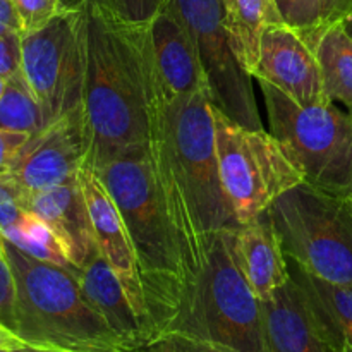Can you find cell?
<instances>
[{"instance_id": "f1b7e54d", "label": "cell", "mask_w": 352, "mask_h": 352, "mask_svg": "<svg viewBox=\"0 0 352 352\" xmlns=\"http://www.w3.org/2000/svg\"><path fill=\"white\" fill-rule=\"evenodd\" d=\"M19 14L23 34L45 26L55 14L60 12V0H14Z\"/></svg>"}, {"instance_id": "d6a6232c", "label": "cell", "mask_w": 352, "mask_h": 352, "mask_svg": "<svg viewBox=\"0 0 352 352\" xmlns=\"http://www.w3.org/2000/svg\"><path fill=\"white\" fill-rule=\"evenodd\" d=\"M323 12L327 26L342 23L352 12V0H323Z\"/></svg>"}, {"instance_id": "60d3db41", "label": "cell", "mask_w": 352, "mask_h": 352, "mask_svg": "<svg viewBox=\"0 0 352 352\" xmlns=\"http://www.w3.org/2000/svg\"><path fill=\"white\" fill-rule=\"evenodd\" d=\"M10 349H0V352H9Z\"/></svg>"}, {"instance_id": "5b68a950", "label": "cell", "mask_w": 352, "mask_h": 352, "mask_svg": "<svg viewBox=\"0 0 352 352\" xmlns=\"http://www.w3.org/2000/svg\"><path fill=\"white\" fill-rule=\"evenodd\" d=\"M236 230H220L168 332H182L232 352H270L261 301L236 251Z\"/></svg>"}, {"instance_id": "7402d4cb", "label": "cell", "mask_w": 352, "mask_h": 352, "mask_svg": "<svg viewBox=\"0 0 352 352\" xmlns=\"http://www.w3.org/2000/svg\"><path fill=\"white\" fill-rule=\"evenodd\" d=\"M0 234L17 250L34 260L69 268V270H78L69 260L67 251L55 230L33 212H26L17 220V223L7 227L6 230H0Z\"/></svg>"}, {"instance_id": "d590c367", "label": "cell", "mask_w": 352, "mask_h": 352, "mask_svg": "<svg viewBox=\"0 0 352 352\" xmlns=\"http://www.w3.org/2000/svg\"><path fill=\"white\" fill-rule=\"evenodd\" d=\"M9 352H60V351L43 349V347H34V346H28V344H23V346L16 347V349H10Z\"/></svg>"}, {"instance_id": "484cf974", "label": "cell", "mask_w": 352, "mask_h": 352, "mask_svg": "<svg viewBox=\"0 0 352 352\" xmlns=\"http://www.w3.org/2000/svg\"><path fill=\"white\" fill-rule=\"evenodd\" d=\"M138 352H232L219 344L182 332H165Z\"/></svg>"}, {"instance_id": "277c9868", "label": "cell", "mask_w": 352, "mask_h": 352, "mask_svg": "<svg viewBox=\"0 0 352 352\" xmlns=\"http://www.w3.org/2000/svg\"><path fill=\"white\" fill-rule=\"evenodd\" d=\"M16 282V337L28 346L60 352H136L85 296L79 270L28 256L2 236Z\"/></svg>"}, {"instance_id": "836d02e7", "label": "cell", "mask_w": 352, "mask_h": 352, "mask_svg": "<svg viewBox=\"0 0 352 352\" xmlns=\"http://www.w3.org/2000/svg\"><path fill=\"white\" fill-rule=\"evenodd\" d=\"M23 340L17 339L9 330L0 329V349H16V347L23 346Z\"/></svg>"}, {"instance_id": "52a82bcc", "label": "cell", "mask_w": 352, "mask_h": 352, "mask_svg": "<svg viewBox=\"0 0 352 352\" xmlns=\"http://www.w3.org/2000/svg\"><path fill=\"white\" fill-rule=\"evenodd\" d=\"M268 215L285 256L322 280L352 289V210L346 198L301 182Z\"/></svg>"}, {"instance_id": "8d00e7d4", "label": "cell", "mask_w": 352, "mask_h": 352, "mask_svg": "<svg viewBox=\"0 0 352 352\" xmlns=\"http://www.w3.org/2000/svg\"><path fill=\"white\" fill-rule=\"evenodd\" d=\"M342 26H344V30L347 31V34L352 38V12L342 21Z\"/></svg>"}, {"instance_id": "ba28073f", "label": "cell", "mask_w": 352, "mask_h": 352, "mask_svg": "<svg viewBox=\"0 0 352 352\" xmlns=\"http://www.w3.org/2000/svg\"><path fill=\"white\" fill-rule=\"evenodd\" d=\"M220 179L239 226L256 220L284 192L305 182L278 140L248 129L213 107Z\"/></svg>"}, {"instance_id": "6da1fadb", "label": "cell", "mask_w": 352, "mask_h": 352, "mask_svg": "<svg viewBox=\"0 0 352 352\" xmlns=\"http://www.w3.org/2000/svg\"><path fill=\"white\" fill-rule=\"evenodd\" d=\"M150 157L191 291L213 237L241 227L220 179L208 89L172 100L160 96L151 122Z\"/></svg>"}, {"instance_id": "1f68e13d", "label": "cell", "mask_w": 352, "mask_h": 352, "mask_svg": "<svg viewBox=\"0 0 352 352\" xmlns=\"http://www.w3.org/2000/svg\"><path fill=\"white\" fill-rule=\"evenodd\" d=\"M9 33L23 34V26L14 0H0V36Z\"/></svg>"}, {"instance_id": "603a6c76", "label": "cell", "mask_w": 352, "mask_h": 352, "mask_svg": "<svg viewBox=\"0 0 352 352\" xmlns=\"http://www.w3.org/2000/svg\"><path fill=\"white\" fill-rule=\"evenodd\" d=\"M47 126L43 109L28 86L23 72L7 79L6 91L0 96V129L34 136Z\"/></svg>"}, {"instance_id": "3957f363", "label": "cell", "mask_w": 352, "mask_h": 352, "mask_svg": "<svg viewBox=\"0 0 352 352\" xmlns=\"http://www.w3.org/2000/svg\"><path fill=\"white\" fill-rule=\"evenodd\" d=\"M95 172L116 201L136 253L153 340L177 320L189 294V278L150 148L141 155L117 158Z\"/></svg>"}, {"instance_id": "f546056e", "label": "cell", "mask_w": 352, "mask_h": 352, "mask_svg": "<svg viewBox=\"0 0 352 352\" xmlns=\"http://www.w3.org/2000/svg\"><path fill=\"white\" fill-rule=\"evenodd\" d=\"M21 33L0 36V76L6 79L21 72Z\"/></svg>"}, {"instance_id": "e575fe53", "label": "cell", "mask_w": 352, "mask_h": 352, "mask_svg": "<svg viewBox=\"0 0 352 352\" xmlns=\"http://www.w3.org/2000/svg\"><path fill=\"white\" fill-rule=\"evenodd\" d=\"M86 6H103V0H60V9H81Z\"/></svg>"}, {"instance_id": "83f0119b", "label": "cell", "mask_w": 352, "mask_h": 352, "mask_svg": "<svg viewBox=\"0 0 352 352\" xmlns=\"http://www.w3.org/2000/svg\"><path fill=\"white\" fill-rule=\"evenodd\" d=\"M14 306H16V282H14L12 270L3 253L2 234H0V327L9 330L10 333L16 330Z\"/></svg>"}, {"instance_id": "ab89813d", "label": "cell", "mask_w": 352, "mask_h": 352, "mask_svg": "<svg viewBox=\"0 0 352 352\" xmlns=\"http://www.w3.org/2000/svg\"><path fill=\"white\" fill-rule=\"evenodd\" d=\"M342 352H352V347H351V346H344Z\"/></svg>"}, {"instance_id": "2e32d148", "label": "cell", "mask_w": 352, "mask_h": 352, "mask_svg": "<svg viewBox=\"0 0 352 352\" xmlns=\"http://www.w3.org/2000/svg\"><path fill=\"white\" fill-rule=\"evenodd\" d=\"M79 282L93 308L131 349L138 352L146 346V330L122 282L96 246L79 267Z\"/></svg>"}, {"instance_id": "9c48e42d", "label": "cell", "mask_w": 352, "mask_h": 352, "mask_svg": "<svg viewBox=\"0 0 352 352\" xmlns=\"http://www.w3.org/2000/svg\"><path fill=\"white\" fill-rule=\"evenodd\" d=\"M88 64L86 7L55 14L21 38V72L50 126L82 105Z\"/></svg>"}, {"instance_id": "f35d334b", "label": "cell", "mask_w": 352, "mask_h": 352, "mask_svg": "<svg viewBox=\"0 0 352 352\" xmlns=\"http://www.w3.org/2000/svg\"><path fill=\"white\" fill-rule=\"evenodd\" d=\"M346 201H347V205H349V208L352 210V191L346 196Z\"/></svg>"}, {"instance_id": "ac0fdd59", "label": "cell", "mask_w": 352, "mask_h": 352, "mask_svg": "<svg viewBox=\"0 0 352 352\" xmlns=\"http://www.w3.org/2000/svg\"><path fill=\"white\" fill-rule=\"evenodd\" d=\"M241 268L260 301L270 299L291 280L287 256L268 212L236 230Z\"/></svg>"}, {"instance_id": "ffe728a7", "label": "cell", "mask_w": 352, "mask_h": 352, "mask_svg": "<svg viewBox=\"0 0 352 352\" xmlns=\"http://www.w3.org/2000/svg\"><path fill=\"white\" fill-rule=\"evenodd\" d=\"M226 28L237 60L254 78L265 30L282 24L275 0H222Z\"/></svg>"}, {"instance_id": "7c38bea8", "label": "cell", "mask_w": 352, "mask_h": 352, "mask_svg": "<svg viewBox=\"0 0 352 352\" xmlns=\"http://www.w3.org/2000/svg\"><path fill=\"white\" fill-rule=\"evenodd\" d=\"M79 188L85 195L86 208L91 220L95 243L102 256L109 261L110 267L122 282L144 330H146L148 342L151 340V325L148 316L146 301H144L143 280H141L140 268H138L136 253L133 250L126 226L120 217L116 201L103 186L91 167H85L78 175ZM146 342V344H148Z\"/></svg>"}, {"instance_id": "4fadbf2b", "label": "cell", "mask_w": 352, "mask_h": 352, "mask_svg": "<svg viewBox=\"0 0 352 352\" xmlns=\"http://www.w3.org/2000/svg\"><path fill=\"white\" fill-rule=\"evenodd\" d=\"M254 78L270 82L302 107L332 102L323 88L316 52L284 23L265 30Z\"/></svg>"}, {"instance_id": "4dcf8cb0", "label": "cell", "mask_w": 352, "mask_h": 352, "mask_svg": "<svg viewBox=\"0 0 352 352\" xmlns=\"http://www.w3.org/2000/svg\"><path fill=\"white\" fill-rule=\"evenodd\" d=\"M30 134L0 129V172H10L21 151L30 141Z\"/></svg>"}, {"instance_id": "30bf717a", "label": "cell", "mask_w": 352, "mask_h": 352, "mask_svg": "<svg viewBox=\"0 0 352 352\" xmlns=\"http://www.w3.org/2000/svg\"><path fill=\"white\" fill-rule=\"evenodd\" d=\"M165 7L192 38L213 107L248 129H263L251 82L253 76L237 60L226 28L222 0H165Z\"/></svg>"}, {"instance_id": "5bb4252c", "label": "cell", "mask_w": 352, "mask_h": 352, "mask_svg": "<svg viewBox=\"0 0 352 352\" xmlns=\"http://www.w3.org/2000/svg\"><path fill=\"white\" fill-rule=\"evenodd\" d=\"M148 30L162 98L172 100L208 89L192 38L167 7L155 16Z\"/></svg>"}, {"instance_id": "74e56055", "label": "cell", "mask_w": 352, "mask_h": 352, "mask_svg": "<svg viewBox=\"0 0 352 352\" xmlns=\"http://www.w3.org/2000/svg\"><path fill=\"white\" fill-rule=\"evenodd\" d=\"M6 86H7V79L3 78V76H0V96H2L3 91H6Z\"/></svg>"}, {"instance_id": "cb8c5ba5", "label": "cell", "mask_w": 352, "mask_h": 352, "mask_svg": "<svg viewBox=\"0 0 352 352\" xmlns=\"http://www.w3.org/2000/svg\"><path fill=\"white\" fill-rule=\"evenodd\" d=\"M282 21L301 34L302 40L315 50L320 34L327 30L323 0H275Z\"/></svg>"}, {"instance_id": "4316f807", "label": "cell", "mask_w": 352, "mask_h": 352, "mask_svg": "<svg viewBox=\"0 0 352 352\" xmlns=\"http://www.w3.org/2000/svg\"><path fill=\"white\" fill-rule=\"evenodd\" d=\"M164 6L165 0H103V7L131 24H150Z\"/></svg>"}, {"instance_id": "44dd1931", "label": "cell", "mask_w": 352, "mask_h": 352, "mask_svg": "<svg viewBox=\"0 0 352 352\" xmlns=\"http://www.w3.org/2000/svg\"><path fill=\"white\" fill-rule=\"evenodd\" d=\"M315 52L327 96L352 110V38L342 23L332 24L320 34Z\"/></svg>"}, {"instance_id": "7a4b0ae2", "label": "cell", "mask_w": 352, "mask_h": 352, "mask_svg": "<svg viewBox=\"0 0 352 352\" xmlns=\"http://www.w3.org/2000/svg\"><path fill=\"white\" fill-rule=\"evenodd\" d=\"M88 64L85 107L93 138L91 164L103 167L150 148L160 102L148 24L124 23L103 6H86Z\"/></svg>"}, {"instance_id": "9a60e30c", "label": "cell", "mask_w": 352, "mask_h": 352, "mask_svg": "<svg viewBox=\"0 0 352 352\" xmlns=\"http://www.w3.org/2000/svg\"><path fill=\"white\" fill-rule=\"evenodd\" d=\"M261 308L270 352H337L292 277Z\"/></svg>"}, {"instance_id": "8fae6325", "label": "cell", "mask_w": 352, "mask_h": 352, "mask_svg": "<svg viewBox=\"0 0 352 352\" xmlns=\"http://www.w3.org/2000/svg\"><path fill=\"white\" fill-rule=\"evenodd\" d=\"M91 151V129L81 105L31 136L10 174L28 195L71 184L89 167Z\"/></svg>"}, {"instance_id": "8992f818", "label": "cell", "mask_w": 352, "mask_h": 352, "mask_svg": "<svg viewBox=\"0 0 352 352\" xmlns=\"http://www.w3.org/2000/svg\"><path fill=\"white\" fill-rule=\"evenodd\" d=\"M258 81L270 134L298 165L305 182L346 198L352 191V113L336 102L302 107L270 82Z\"/></svg>"}, {"instance_id": "d6986e66", "label": "cell", "mask_w": 352, "mask_h": 352, "mask_svg": "<svg viewBox=\"0 0 352 352\" xmlns=\"http://www.w3.org/2000/svg\"><path fill=\"white\" fill-rule=\"evenodd\" d=\"M289 272L301 289L323 336L337 352L352 347V289L330 284L287 258Z\"/></svg>"}, {"instance_id": "d4e9b609", "label": "cell", "mask_w": 352, "mask_h": 352, "mask_svg": "<svg viewBox=\"0 0 352 352\" xmlns=\"http://www.w3.org/2000/svg\"><path fill=\"white\" fill-rule=\"evenodd\" d=\"M28 192L10 172H0V230L17 223L28 212Z\"/></svg>"}, {"instance_id": "e0dca14e", "label": "cell", "mask_w": 352, "mask_h": 352, "mask_svg": "<svg viewBox=\"0 0 352 352\" xmlns=\"http://www.w3.org/2000/svg\"><path fill=\"white\" fill-rule=\"evenodd\" d=\"M26 210L43 219L55 230L67 251L69 260L79 270L96 246L79 182L30 192L26 198Z\"/></svg>"}]
</instances>
